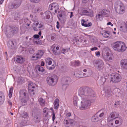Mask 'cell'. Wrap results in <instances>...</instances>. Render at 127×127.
Instances as JSON below:
<instances>
[{
	"label": "cell",
	"instance_id": "obj_1",
	"mask_svg": "<svg viewBox=\"0 0 127 127\" xmlns=\"http://www.w3.org/2000/svg\"><path fill=\"white\" fill-rule=\"evenodd\" d=\"M79 95L82 97L86 99L95 98V93L91 89L88 87H83L79 89L78 91Z\"/></svg>",
	"mask_w": 127,
	"mask_h": 127
},
{
	"label": "cell",
	"instance_id": "obj_2",
	"mask_svg": "<svg viewBox=\"0 0 127 127\" xmlns=\"http://www.w3.org/2000/svg\"><path fill=\"white\" fill-rule=\"evenodd\" d=\"M92 74V71L90 69L83 68L77 70L75 72V75L77 78H84L91 76Z\"/></svg>",
	"mask_w": 127,
	"mask_h": 127
},
{
	"label": "cell",
	"instance_id": "obj_3",
	"mask_svg": "<svg viewBox=\"0 0 127 127\" xmlns=\"http://www.w3.org/2000/svg\"><path fill=\"white\" fill-rule=\"evenodd\" d=\"M102 55L104 59L107 61L111 62L113 61L114 59L112 52L108 47H105L103 49Z\"/></svg>",
	"mask_w": 127,
	"mask_h": 127
},
{
	"label": "cell",
	"instance_id": "obj_4",
	"mask_svg": "<svg viewBox=\"0 0 127 127\" xmlns=\"http://www.w3.org/2000/svg\"><path fill=\"white\" fill-rule=\"evenodd\" d=\"M111 46L115 50L120 52L125 51L126 49V46L125 44L121 41H117L113 43Z\"/></svg>",
	"mask_w": 127,
	"mask_h": 127
},
{
	"label": "cell",
	"instance_id": "obj_5",
	"mask_svg": "<svg viewBox=\"0 0 127 127\" xmlns=\"http://www.w3.org/2000/svg\"><path fill=\"white\" fill-rule=\"evenodd\" d=\"M106 112V110L105 109L100 110L91 118V121L93 122H96L101 120L105 117Z\"/></svg>",
	"mask_w": 127,
	"mask_h": 127
},
{
	"label": "cell",
	"instance_id": "obj_6",
	"mask_svg": "<svg viewBox=\"0 0 127 127\" xmlns=\"http://www.w3.org/2000/svg\"><path fill=\"white\" fill-rule=\"evenodd\" d=\"M122 122V118L118 117L109 121L108 125L109 127H117L121 125Z\"/></svg>",
	"mask_w": 127,
	"mask_h": 127
},
{
	"label": "cell",
	"instance_id": "obj_7",
	"mask_svg": "<svg viewBox=\"0 0 127 127\" xmlns=\"http://www.w3.org/2000/svg\"><path fill=\"white\" fill-rule=\"evenodd\" d=\"M115 8L116 11L118 14H122L125 12V8L124 4L119 1L116 2L115 4Z\"/></svg>",
	"mask_w": 127,
	"mask_h": 127
},
{
	"label": "cell",
	"instance_id": "obj_8",
	"mask_svg": "<svg viewBox=\"0 0 127 127\" xmlns=\"http://www.w3.org/2000/svg\"><path fill=\"white\" fill-rule=\"evenodd\" d=\"M17 28L15 26H8L6 28L5 33L8 37H12L18 31Z\"/></svg>",
	"mask_w": 127,
	"mask_h": 127
},
{
	"label": "cell",
	"instance_id": "obj_9",
	"mask_svg": "<svg viewBox=\"0 0 127 127\" xmlns=\"http://www.w3.org/2000/svg\"><path fill=\"white\" fill-rule=\"evenodd\" d=\"M29 91L30 95L32 97H35L38 91L37 86L34 83H31L28 86Z\"/></svg>",
	"mask_w": 127,
	"mask_h": 127
},
{
	"label": "cell",
	"instance_id": "obj_10",
	"mask_svg": "<svg viewBox=\"0 0 127 127\" xmlns=\"http://www.w3.org/2000/svg\"><path fill=\"white\" fill-rule=\"evenodd\" d=\"M58 77L55 75H51L49 76L46 79V81L50 86H53L55 85L58 81Z\"/></svg>",
	"mask_w": 127,
	"mask_h": 127
},
{
	"label": "cell",
	"instance_id": "obj_11",
	"mask_svg": "<svg viewBox=\"0 0 127 127\" xmlns=\"http://www.w3.org/2000/svg\"><path fill=\"white\" fill-rule=\"evenodd\" d=\"M45 61L46 67L48 69L52 70L55 68L56 63L54 60L49 58L46 59Z\"/></svg>",
	"mask_w": 127,
	"mask_h": 127
},
{
	"label": "cell",
	"instance_id": "obj_12",
	"mask_svg": "<svg viewBox=\"0 0 127 127\" xmlns=\"http://www.w3.org/2000/svg\"><path fill=\"white\" fill-rule=\"evenodd\" d=\"M19 97L21 101L23 102L27 101L29 99V95L27 91L25 89H22L19 92Z\"/></svg>",
	"mask_w": 127,
	"mask_h": 127
},
{
	"label": "cell",
	"instance_id": "obj_13",
	"mask_svg": "<svg viewBox=\"0 0 127 127\" xmlns=\"http://www.w3.org/2000/svg\"><path fill=\"white\" fill-rule=\"evenodd\" d=\"M45 22L50 23L53 20V16L51 12L50 11H47L45 12L42 16Z\"/></svg>",
	"mask_w": 127,
	"mask_h": 127
},
{
	"label": "cell",
	"instance_id": "obj_14",
	"mask_svg": "<svg viewBox=\"0 0 127 127\" xmlns=\"http://www.w3.org/2000/svg\"><path fill=\"white\" fill-rule=\"evenodd\" d=\"M93 63L96 68L99 71L102 70L104 67V64L101 60H96L94 61Z\"/></svg>",
	"mask_w": 127,
	"mask_h": 127
},
{
	"label": "cell",
	"instance_id": "obj_15",
	"mask_svg": "<svg viewBox=\"0 0 127 127\" xmlns=\"http://www.w3.org/2000/svg\"><path fill=\"white\" fill-rule=\"evenodd\" d=\"M44 24L42 22L37 21L33 23V28L35 31L41 30L44 28Z\"/></svg>",
	"mask_w": 127,
	"mask_h": 127
},
{
	"label": "cell",
	"instance_id": "obj_16",
	"mask_svg": "<svg viewBox=\"0 0 127 127\" xmlns=\"http://www.w3.org/2000/svg\"><path fill=\"white\" fill-rule=\"evenodd\" d=\"M111 81L113 83H117L121 81L122 77L121 76L116 73H113L111 75Z\"/></svg>",
	"mask_w": 127,
	"mask_h": 127
},
{
	"label": "cell",
	"instance_id": "obj_17",
	"mask_svg": "<svg viewBox=\"0 0 127 127\" xmlns=\"http://www.w3.org/2000/svg\"><path fill=\"white\" fill-rule=\"evenodd\" d=\"M64 123L65 126L66 127H73L75 126V123L73 120L66 117L65 119Z\"/></svg>",
	"mask_w": 127,
	"mask_h": 127
},
{
	"label": "cell",
	"instance_id": "obj_18",
	"mask_svg": "<svg viewBox=\"0 0 127 127\" xmlns=\"http://www.w3.org/2000/svg\"><path fill=\"white\" fill-rule=\"evenodd\" d=\"M44 50H40L33 55L31 57V59L33 61L36 60L41 58L44 54Z\"/></svg>",
	"mask_w": 127,
	"mask_h": 127
},
{
	"label": "cell",
	"instance_id": "obj_19",
	"mask_svg": "<svg viewBox=\"0 0 127 127\" xmlns=\"http://www.w3.org/2000/svg\"><path fill=\"white\" fill-rule=\"evenodd\" d=\"M58 17L59 21L62 23H64L66 21V15L65 11L62 10L59 11L58 14Z\"/></svg>",
	"mask_w": 127,
	"mask_h": 127
},
{
	"label": "cell",
	"instance_id": "obj_20",
	"mask_svg": "<svg viewBox=\"0 0 127 127\" xmlns=\"http://www.w3.org/2000/svg\"><path fill=\"white\" fill-rule=\"evenodd\" d=\"M58 9L59 5L56 3H53L51 4L49 7L50 11L54 14H55L57 12Z\"/></svg>",
	"mask_w": 127,
	"mask_h": 127
},
{
	"label": "cell",
	"instance_id": "obj_21",
	"mask_svg": "<svg viewBox=\"0 0 127 127\" xmlns=\"http://www.w3.org/2000/svg\"><path fill=\"white\" fill-rule=\"evenodd\" d=\"M22 3L21 0H15L12 1L9 4L10 8L11 9L17 8Z\"/></svg>",
	"mask_w": 127,
	"mask_h": 127
},
{
	"label": "cell",
	"instance_id": "obj_22",
	"mask_svg": "<svg viewBox=\"0 0 127 127\" xmlns=\"http://www.w3.org/2000/svg\"><path fill=\"white\" fill-rule=\"evenodd\" d=\"M118 29L121 31L127 32V26L125 23L122 21H119L118 23Z\"/></svg>",
	"mask_w": 127,
	"mask_h": 127
},
{
	"label": "cell",
	"instance_id": "obj_23",
	"mask_svg": "<svg viewBox=\"0 0 127 127\" xmlns=\"http://www.w3.org/2000/svg\"><path fill=\"white\" fill-rule=\"evenodd\" d=\"M81 14L82 15L91 17H92L94 15V13L92 10L86 8H83L81 10Z\"/></svg>",
	"mask_w": 127,
	"mask_h": 127
},
{
	"label": "cell",
	"instance_id": "obj_24",
	"mask_svg": "<svg viewBox=\"0 0 127 127\" xmlns=\"http://www.w3.org/2000/svg\"><path fill=\"white\" fill-rule=\"evenodd\" d=\"M50 112L47 108H45L43 109V115L44 120L46 121L50 117Z\"/></svg>",
	"mask_w": 127,
	"mask_h": 127
},
{
	"label": "cell",
	"instance_id": "obj_25",
	"mask_svg": "<svg viewBox=\"0 0 127 127\" xmlns=\"http://www.w3.org/2000/svg\"><path fill=\"white\" fill-rule=\"evenodd\" d=\"M7 45L10 48L14 49L17 46V42L15 40L11 39L8 42Z\"/></svg>",
	"mask_w": 127,
	"mask_h": 127
},
{
	"label": "cell",
	"instance_id": "obj_26",
	"mask_svg": "<svg viewBox=\"0 0 127 127\" xmlns=\"http://www.w3.org/2000/svg\"><path fill=\"white\" fill-rule=\"evenodd\" d=\"M107 14L106 12V10L103 11L98 13L96 16V18L97 20H101L104 17L107 16Z\"/></svg>",
	"mask_w": 127,
	"mask_h": 127
},
{
	"label": "cell",
	"instance_id": "obj_27",
	"mask_svg": "<svg viewBox=\"0 0 127 127\" xmlns=\"http://www.w3.org/2000/svg\"><path fill=\"white\" fill-rule=\"evenodd\" d=\"M54 54L57 55H59L61 52V48L58 45H55L52 50Z\"/></svg>",
	"mask_w": 127,
	"mask_h": 127
},
{
	"label": "cell",
	"instance_id": "obj_28",
	"mask_svg": "<svg viewBox=\"0 0 127 127\" xmlns=\"http://www.w3.org/2000/svg\"><path fill=\"white\" fill-rule=\"evenodd\" d=\"M119 113L116 112H113L111 113L109 116L108 119V121L118 117Z\"/></svg>",
	"mask_w": 127,
	"mask_h": 127
},
{
	"label": "cell",
	"instance_id": "obj_29",
	"mask_svg": "<svg viewBox=\"0 0 127 127\" xmlns=\"http://www.w3.org/2000/svg\"><path fill=\"white\" fill-rule=\"evenodd\" d=\"M36 69L37 72L40 74H44L46 72L45 69L39 65L36 66Z\"/></svg>",
	"mask_w": 127,
	"mask_h": 127
},
{
	"label": "cell",
	"instance_id": "obj_30",
	"mask_svg": "<svg viewBox=\"0 0 127 127\" xmlns=\"http://www.w3.org/2000/svg\"><path fill=\"white\" fill-rule=\"evenodd\" d=\"M127 61L126 59L122 60L120 62L121 67L123 69H127Z\"/></svg>",
	"mask_w": 127,
	"mask_h": 127
},
{
	"label": "cell",
	"instance_id": "obj_31",
	"mask_svg": "<svg viewBox=\"0 0 127 127\" xmlns=\"http://www.w3.org/2000/svg\"><path fill=\"white\" fill-rule=\"evenodd\" d=\"M5 97L4 93L0 91V105H2L4 102Z\"/></svg>",
	"mask_w": 127,
	"mask_h": 127
},
{
	"label": "cell",
	"instance_id": "obj_32",
	"mask_svg": "<svg viewBox=\"0 0 127 127\" xmlns=\"http://www.w3.org/2000/svg\"><path fill=\"white\" fill-rule=\"evenodd\" d=\"M56 35L55 34H52L49 35L48 39L50 42H53L55 40L56 38Z\"/></svg>",
	"mask_w": 127,
	"mask_h": 127
},
{
	"label": "cell",
	"instance_id": "obj_33",
	"mask_svg": "<svg viewBox=\"0 0 127 127\" xmlns=\"http://www.w3.org/2000/svg\"><path fill=\"white\" fill-rule=\"evenodd\" d=\"M81 22L82 25L85 27H88L92 25L91 22L86 21L84 20H82Z\"/></svg>",
	"mask_w": 127,
	"mask_h": 127
},
{
	"label": "cell",
	"instance_id": "obj_34",
	"mask_svg": "<svg viewBox=\"0 0 127 127\" xmlns=\"http://www.w3.org/2000/svg\"><path fill=\"white\" fill-rule=\"evenodd\" d=\"M15 60L16 62L20 64L23 63L24 61V58L23 57L20 56L16 57Z\"/></svg>",
	"mask_w": 127,
	"mask_h": 127
},
{
	"label": "cell",
	"instance_id": "obj_35",
	"mask_svg": "<svg viewBox=\"0 0 127 127\" xmlns=\"http://www.w3.org/2000/svg\"><path fill=\"white\" fill-rule=\"evenodd\" d=\"M103 36L105 38H108L111 36L110 33L108 31H104L102 32Z\"/></svg>",
	"mask_w": 127,
	"mask_h": 127
},
{
	"label": "cell",
	"instance_id": "obj_36",
	"mask_svg": "<svg viewBox=\"0 0 127 127\" xmlns=\"http://www.w3.org/2000/svg\"><path fill=\"white\" fill-rule=\"evenodd\" d=\"M59 101L58 99H56L55 101L54 104V107L55 110H57L59 106Z\"/></svg>",
	"mask_w": 127,
	"mask_h": 127
},
{
	"label": "cell",
	"instance_id": "obj_37",
	"mask_svg": "<svg viewBox=\"0 0 127 127\" xmlns=\"http://www.w3.org/2000/svg\"><path fill=\"white\" fill-rule=\"evenodd\" d=\"M33 42L37 45H40L42 43V41L38 39H33Z\"/></svg>",
	"mask_w": 127,
	"mask_h": 127
},
{
	"label": "cell",
	"instance_id": "obj_38",
	"mask_svg": "<svg viewBox=\"0 0 127 127\" xmlns=\"http://www.w3.org/2000/svg\"><path fill=\"white\" fill-rule=\"evenodd\" d=\"M39 102L41 105L44 106L45 105V100L42 98H40L38 99Z\"/></svg>",
	"mask_w": 127,
	"mask_h": 127
},
{
	"label": "cell",
	"instance_id": "obj_39",
	"mask_svg": "<svg viewBox=\"0 0 127 127\" xmlns=\"http://www.w3.org/2000/svg\"><path fill=\"white\" fill-rule=\"evenodd\" d=\"M70 79L68 78H63L62 80V82L63 83H68L69 82H70Z\"/></svg>",
	"mask_w": 127,
	"mask_h": 127
},
{
	"label": "cell",
	"instance_id": "obj_40",
	"mask_svg": "<svg viewBox=\"0 0 127 127\" xmlns=\"http://www.w3.org/2000/svg\"><path fill=\"white\" fill-rule=\"evenodd\" d=\"M12 91L13 88H10L9 91V96L10 98H11L12 97Z\"/></svg>",
	"mask_w": 127,
	"mask_h": 127
},
{
	"label": "cell",
	"instance_id": "obj_41",
	"mask_svg": "<svg viewBox=\"0 0 127 127\" xmlns=\"http://www.w3.org/2000/svg\"><path fill=\"white\" fill-rule=\"evenodd\" d=\"M30 1L32 3H39L40 1V0H30Z\"/></svg>",
	"mask_w": 127,
	"mask_h": 127
},
{
	"label": "cell",
	"instance_id": "obj_42",
	"mask_svg": "<svg viewBox=\"0 0 127 127\" xmlns=\"http://www.w3.org/2000/svg\"><path fill=\"white\" fill-rule=\"evenodd\" d=\"M96 55L97 56H99L100 55V53L98 51L96 52Z\"/></svg>",
	"mask_w": 127,
	"mask_h": 127
},
{
	"label": "cell",
	"instance_id": "obj_43",
	"mask_svg": "<svg viewBox=\"0 0 127 127\" xmlns=\"http://www.w3.org/2000/svg\"><path fill=\"white\" fill-rule=\"evenodd\" d=\"M34 37L35 38L38 39L39 38V36L38 35H34Z\"/></svg>",
	"mask_w": 127,
	"mask_h": 127
},
{
	"label": "cell",
	"instance_id": "obj_44",
	"mask_svg": "<svg viewBox=\"0 0 127 127\" xmlns=\"http://www.w3.org/2000/svg\"><path fill=\"white\" fill-rule=\"evenodd\" d=\"M71 116V113H69L67 115V116L68 117H69Z\"/></svg>",
	"mask_w": 127,
	"mask_h": 127
},
{
	"label": "cell",
	"instance_id": "obj_45",
	"mask_svg": "<svg viewBox=\"0 0 127 127\" xmlns=\"http://www.w3.org/2000/svg\"><path fill=\"white\" fill-rule=\"evenodd\" d=\"M97 49L96 48H92V50H97Z\"/></svg>",
	"mask_w": 127,
	"mask_h": 127
},
{
	"label": "cell",
	"instance_id": "obj_46",
	"mask_svg": "<svg viewBox=\"0 0 127 127\" xmlns=\"http://www.w3.org/2000/svg\"><path fill=\"white\" fill-rule=\"evenodd\" d=\"M44 63L43 62H42L41 63V65L42 66H44Z\"/></svg>",
	"mask_w": 127,
	"mask_h": 127
},
{
	"label": "cell",
	"instance_id": "obj_47",
	"mask_svg": "<svg viewBox=\"0 0 127 127\" xmlns=\"http://www.w3.org/2000/svg\"><path fill=\"white\" fill-rule=\"evenodd\" d=\"M4 0H1L0 1V4H2L3 2L4 1Z\"/></svg>",
	"mask_w": 127,
	"mask_h": 127
},
{
	"label": "cell",
	"instance_id": "obj_48",
	"mask_svg": "<svg viewBox=\"0 0 127 127\" xmlns=\"http://www.w3.org/2000/svg\"><path fill=\"white\" fill-rule=\"evenodd\" d=\"M1 120L0 119V124L1 123Z\"/></svg>",
	"mask_w": 127,
	"mask_h": 127
},
{
	"label": "cell",
	"instance_id": "obj_49",
	"mask_svg": "<svg viewBox=\"0 0 127 127\" xmlns=\"http://www.w3.org/2000/svg\"><path fill=\"white\" fill-rule=\"evenodd\" d=\"M86 127V126H83V127Z\"/></svg>",
	"mask_w": 127,
	"mask_h": 127
},
{
	"label": "cell",
	"instance_id": "obj_50",
	"mask_svg": "<svg viewBox=\"0 0 127 127\" xmlns=\"http://www.w3.org/2000/svg\"><path fill=\"white\" fill-rule=\"evenodd\" d=\"M1 58H0V60Z\"/></svg>",
	"mask_w": 127,
	"mask_h": 127
}]
</instances>
